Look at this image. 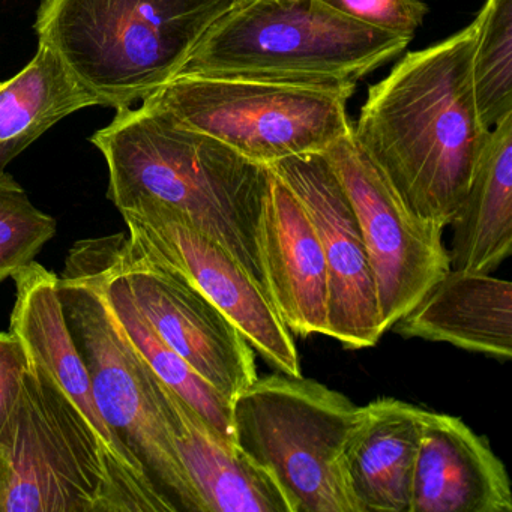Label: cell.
Instances as JSON below:
<instances>
[{"instance_id": "cell-1", "label": "cell", "mask_w": 512, "mask_h": 512, "mask_svg": "<svg viewBox=\"0 0 512 512\" xmlns=\"http://www.w3.org/2000/svg\"><path fill=\"white\" fill-rule=\"evenodd\" d=\"M476 19L404 55L368 89L353 134L413 214L446 227L466 196L490 130L476 109Z\"/></svg>"}, {"instance_id": "cell-2", "label": "cell", "mask_w": 512, "mask_h": 512, "mask_svg": "<svg viewBox=\"0 0 512 512\" xmlns=\"http://www.w3.org/2000/svg\"><path fill=\"white\" fill-rule=\"evenodd\" d=\"M109 169L116 208L151 200L223 245L265 287L259 224L272 172L143 101L116 110L91 137ZM266 290V287H265Z\"/></svg>"}, {"instance_id": "cell-17", "label": "cell", "mask_w": 512, "mask_h": 512, "mask_svg": "<svg viewBox=\"0 0 512 512\" xmlns=\"http://www.w3.org/2000/svg\"><path fill=\"white\" fill-rule=\"evenodd\" d=\"M391 329L406 338L448 343L509 361L512 284L487 272L451 268Z\"/></svg>"}, {"instance_id": "cell-4", "label": "cell", "mask_w": 512, "mask_h": 512, "mask_svg": "<svg viewBox=\"0 0 512 512\" xmlns=\"http://www.w3.org/2000/svg\"><path fill=\"white\" fill-rule=\"evenodd\" d=\"M412 40L347 19L320 0H242L179 76L356 89Z\"/></svg>"}, {"instance_id": "cell-25", "label": "cell", "mask_w": 512, "mask_h": 512, "mask_svg": "<svg viewBox=\"0 0 512 512\" xmlns=\"http://www.w3.org/2000/svg\"><path fill=\"white\" fill-rule=\"evenodd\" d=\"M29 368L28 353L13 332H0V433L7 427Z\"/></svg>"}, {"instance_id": "cell-7", "label": "cell", "mask_w": 512, "mask_h": 512, "mask_svg": "<svg viewBox=\"0 0 512 512\" xmlns=\"http://www.w3.org/2000/svg\"><path fill=\"white\" fill-rule=\"evenodd\" d=\"M0 463L4 512H130L103 443L52 374L31 358L0 433Z\"/></svg>"}, {"instance_id": "cell-23", "label": "cell", "mask_w": 512, "mask_h": 512, "mask_svg": "<svg viewBox=\"0 0 512 512\" xmlns=\"http://www.w3.org/2000/svg\"><path fill=\"white\" fill-rule=\"evenodd\" d=\"M56 220L40 211L22 185L0 172V284L35 262L56 235Z\"/></svg>"}, {"instance_id": "cell-3", "label": "cell", "mask_w": 512, "mask_h": 512, "mask_svg": "<svg viewBox=\"0 0 512 512\" xmlns=\"http://www.w3.org/2000/svg\"><path fill=\"white\" fill-rule=\"evenodd\" d=\"M242 0H43L49 46L104 107H133L179 76L205 35Z\"/></svg>"}, {"instance_id": "cell-6", "label": "cell", "mask_w": 512, "mask_h": 512, "mask_svg": "<svg viewBox=\"0 0 512 512\" xmlns=\"http://www.w3.org/2000/svg\"><path fill=\"white\" fill-rule=\"evenodd\" d=\"M230 406L235 445L272 476L293 512H356L346 455L362 406L283 373L257 377Z\"/></svg>"}, {"instance_id": "cell-24", "label": "cell", "mask_w": 512, "mask_h": 512, "mask_svg": "<svg viewBox=\"0 0 512 512\" xmlns=\"http://www.w3.org/2000/svg\"><path fill=\"white\" fill-rule=\"evenodd\" d=\"M347 19L391 34L415 37L428 5L425 0H320Z\"/></svg>"}, {"instance_id": "cell-20", "label": "cell", "mask_w": 512, "mask_h": 512, "mask_svg": "<svg viewBox=\"0 0 512 512\" xmlns=\"http://www.w3.org/2000/svg\"><path fill=\"white\" fill-rule=\"evenodd\" d=\"M124 238L125 235L118 233L83 239L110 308L152 371L181 395L224 440L235 443L230 401L197 374L172 347L167 346L137 308L119 260Z\"/></svg>"}, {"instance_id": "cell-13", "label": "cell", "mask_w": 512, "mask_h": 512, "mask_svg": "<svg viewBox=\"0 0 512 512\" xmlns=\"http://www.w3.org/2000/svg\"><path fill=\"white\" fill-rule=\"evenodd\" d=\"M16 304L10 331L22 341L29 358L40 362L79 407L103 443L119 490L130 512H178L176 506L152 484L151 479L127 457L112 431L104 424L88 368L74 344L58 293L59 277L32 262L13 275Z\"/></svg>"}, {"instance_id": "cell-16", "label": "cell", "mask_w": 512, "mask_h": 512, "mask_svg": "<svg viewBox=\"0 0 512 512\" xmlns=\"http://www.w3.org/2000/svg\"><path fill=\"white\" fill-rule=\"evenodd\" d=\"M161 391L176 455L202 512H293L266 470L224 440L163 380Z\"/></svg>"}, {"instance_id": "cell-14", "label": "cell", "mask_w": 512, "mask_h": 512, "mask_svg": "<svg viewBox=\"0 0 512 512\" xmlns=\"http://www.w3.org/2000/svg\"><path fill=\"white\" fill-rule=\"evenodd\" d=\"M505 464L457 416L424 409L410 512H511Z\"/></svg>"}, {"instance_id": "cell-26", "label": "cell", "mask_w": 512, "mask_h": 512, "mask_svg": "<svg viewBox=\"0 0 512 512\" xmlns=\"http://www.w3.org/2000/svg\"><path fill=\"white\" fill-rule=\"evenodd\" d=\"M5 503V481L2 473V464H0V512H4Z\"/></svg>"}, {"instance_id": "cell-9", "label": "cell", "mask_w": 512, "mask_h": 512, "mask_svg": "<svg viewBox=\"0 0 512 512\" xmlns=\"http://www.w3.org/2000/svg\"><path fill=\"white\" fill-rule=\"evenodd\" d=\"M361 227L376 281L383 331L406 316L451 271L445 227L413 214L353 134L325 152Z\"/></svg>"}, {"instance_id": "cell-5", "label": "cell", "mask_w": 512, "mask_h": 512, "mask_svg": "<svg viewBox=\"0 0 512 512\" xmlns=\"http://www.w3.org/2000/svg\"><path fill=\"white\" fill-rule=\"evenodd\" d=\"M58 293L104 424L178 511L202 512L173 446L161 379L116 319L83 239L65 260Z\"/></svg>"}, {"instance_id": "cell-10", "label": "cell", "mask_w": 512, "mask_h": 512, "mask_svg": "<svg viewBox=\"0 0 512 512\" xmlns=\"http://www.w3.org/2000/svg\"><path fill=\"white\" fill-rule=\"evenodd\" d=\"M118 211L134 250L175 269L208 296L280 373L302 376L292 332L265 287L229 250L160 203L136 200Z\"/></svg>"}, {"instance_id": "cell-22", "label": "cell", "mask_w": 512, "mask_h": 512, "mask_svg": "<svg viewBox=\"0 0 512 512\" xmlns=\"http://www.w3.org/2000/svg\"><path fill=\"white\" fill-rule=\"evenodd\" d=\"M472 86L487 130L512 113V0H485L476 16Z\"/></svg>"}, {"instance_id": "cell-8", "label": "cell", "mask_w": 512, "mask_h": 512, "mask_svg": "<svg viewBox=\"0 0 512 512\" xmlns=\"http://www.w3.org/2000/svg\"><path fill=\"white\" fill-rule=\"evenodd\" d=\"M355 89L218 77H175L145 103L262 166L323 154L352 130Z\"/></svg>"}, {"instance_id": "cell-19", "label": "cell", "mask_w": 512, "mask_h": 512, "mask_svg": "<svg viewBox=\"0 0 512 512\" xmlns=\"http://www.w3.org/2000/svg\"><path fill=\"white\" fill-rule=\"evenodd\" d=\"M451 268L491 274L512 251V113L497 122L451 223Z\"/></svg>"}, {"instance_id": "cell-11", "label": "cell", "mask_w": 512, "mask_h": 512, "mask_svg": "<svg viewBox=\"0 0 512 512\" xmlns=\"http://www.w3.org/2000/svg\"><path fill=\"white\" fill-rule=\"evenodd\" d=\"M269 169L292 191L319 236L328 274V337L344 349L376 346L382 317L376 281L352 203L323 154L301 155Z\"/></svg>"}, {"instance_id": "cell-15", "label": "cell", "mask_w": 512, "mask_h": 512, "mask_svg": "<svg viewBox=\"0 0 512 512\" xmlns=\"http://www.w3.org/2000/svg\"><path fill=\"white\" fill-rule=\"evenodd\" d=\"M259 248L266 292L287 329L301 337L328 335L322 245L301 203L274 172L260 217Z\"/></svg>"}, {"instance_id": "cell-21", "label": "cell", "mask_w": 512, "mask_h": 512, "mask_svg": "<svg viewBox=\"0 0 512 512\" xmlns=\"http://www.w3.org/2000/svg\"><path fill=\"white\" fill-rule=\"evenodd\" d=\"M103 101L73 76L46 44L7 82L0 83V172L50 128Z\"/></svg>"}, {"instance_id": "cell-18", "label": "cell", "mask_w": 512, "mask_h": 512, "mask_svg": "<svg viewBox=\"0 0 512 512\" xmlns=\"http://www.w3.org/2000/svg\"><path fill=\"white\" fill-rule=\"evenodd\" d=\"M422 412L392 397L362 406L346 455L356 512H410Z\"/></svg>"}, {"instance_id": "cell-12", "label": "cell", "mask_w": 512, "mask_h": 512, "mask_svg": "<svg viewBox=\"0 0 512 512\" xmlns=\"http://www.w3.org/2000/svg\"><path fill=\"white\" fill-rule=\"evenodd\" d=\"M119 260L152 329L230 403L259 377L253 347L208 296L175 269L134 250L127 235Z\"/></svg>"}]
</instances>
